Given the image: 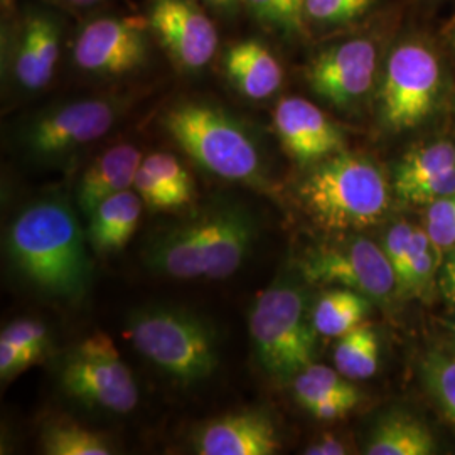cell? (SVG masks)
Here are the masks:
<instances>
[{
    "label": "cell",
    "instance_id": "obj_1",
    "mask_svg": "<svg viewBox=\"0 0 455 455\" xmlns=\"http://www.w3.org/2000/svg\"><path fill=\"white\" fill-rule=\"evenodd\" d=\"M257 221L240 203L212 204L152 236L144 263L154 275L195 280L227 278L250 257Z\"/></svg>",
    "mask_w": 455,
    "mask_h": 455
},
{
    "label": "cell",
    "instance_id": "obj_2",
    "mask_svg": "<svg viewBox=\"0 0 455 455\" xmlns=\"http://www.w3.org/2000/svg\"><path fill=\"white\" fill-rule=\"evenodd\" d=\"M7 253L17 272L48 295L78 300L90 287L84 236L66 199L46 197L20 212L7 233Z\"/></svg>",
    "mask_w": 455,
    "mask_h": 455
},
{
    "label": "cell",
    "instance_id": "obj_3",
    "mask_svg": "<svg viewBox=\"0 0 455 455\" xmlns=\"http://www.w3.org/2000/svg\"><path fill=\"white\" fill-rule=\"evenodd\" d=\"M306 278L285 270L257 297L250 312V336L261 370L285 385L314 363L317 331Z\"/></svg>",
    "mask_w": 455,
    "mask_h": 455
},
{
    "label": "cell",
    "instance_id": "obj_4",
    "mask_svg": "<svg viewBox=\"0 0 455 455\" xmlns=\"http://www.w3.org/2000/svg\"><path fill=\"white\" fill-rule=\"evenodd\" d=\"M161 124L182 152L212 176L253 188L268 184L260 147L225 108L186 100L167 108Z\"/></svg>",
    "mask_w": 455,
    "mask_h": 455
},
{
    "label": "cell",
    "instance_id": "obj_5",
    "mask_svg": "<svg viewBox=\"0 0 455 455\" xmlns=\"http://www.w3.org/2000/svg\"><path fill=\"white\" fill-rule=\"evenodd\" d=\"M299 196L310 218L329 231L374 227L390 208V186L381 169L346 150L315 164Z\"/></svg>",
    "mask_w": 455,
    "mask_h": 455
},
{
    "label": "cell",
    "instance_id": "obj_6",
    "mask_svg": "<svg viewBox=\"0 0 455 455\" xmlns=\"http://www.w3.org/2000/svg\"><path fill=\"white\" fill-rule=\"evenodd\" d=\"M125 332L140 356L180 385L208 379L220 364L216 329L193 310L142 306L129 312Z\"/></svg>",
    "mask_w": 455,
    "mask_h": 455
},
{
    "label": "cell",
    "instance_id": "obj_7",
    "mask_svg": "<svg viewBox=\"0 0 455 455\" xmlns=\"http://www.w3.org/2000/svg\"><path fill=\"white\" fill-rule=\"evenodd\" d=\"M131 107L132 97L125 93L56 103L22 125L19 142L33 161L63 164L103 139Z\"/></svg>",
    "mask_w": 455,
    "mask_h": 455
},
{
    "label": "cell",
    "instance_id": "obj_8",
    "mask_svg": "<svg viewBox=\"0 0 455 455\" xmlns=\"http://www.w3.org/2000/svg\"><path fill=\"white\" fill-rule=\"evenodd\" d=\"M442 65L432 46L407 39L391 49L378 92L379 120L393 132L415 129L435 110Z\"/></svg>",
    "mask_w": 455,
    "mask_h": 455
},
{
    "label": "cell",
    "instance_id": "obj_9",
    "mask_svg": "<svg viewBox=\"0 0 455 455\" xmlns=\"http://www.w3.org/2000/svg\"><path fill=\"white\" fill-rule=\"evenodd\" d=\"M65 19L46 7L28 5L7 16L2 29V71L19 93L46 90L60 65Z\"/></svg>",
    "mask_w": 455,
    "mask_h": 455
},
{
    "label": "cell",
    "instance_id": "obj_10",
    "mask_svg": "<svg viewBox=\"0 0 455 455\" xmlns=\"http://www.w3.org/2000/svg\"><path fill=\"white\" fill-rule=\"evenodd\" d=\"M66 395L86 407L129 413L139 403V388L108 334L97 331L76 344L61 364Z\"/></svg>",
    "mask_w": 455,
    "mask_h": 455
},
{
    "label": "cell",
    "instance_id": "obj_11",
    "mask_svg": "<svg viewBox=\"0 0 455 455\" xmlns=\"http://www.w3.org/2000/svg\"><path fill=\"white\" fill-rule=\"evenodd\" d=\"M152 39L146 16L93 17L75 36L71 61L88 76H131L148 63Z\"/></svg>",
    "mask_w": 455,
    "mask_h": 455
},
{
    "label": "cell",
    "instance_id": "obj_12",
    "mask_svg": "<svg viewBox=\"0 0 455 455\" xmlns=\"http://www.w3.org/2000/svg\"><path fill=\"white\" fill-rule=\"evenodd\" d=\"M295 268L307 283L351 289L378 304H388L396 292V278L381 244L363 236L309 250Z\"/></svg>",
    "mask_w": 455,
    "mask_h": 455
},
{
    "label": "cell",
    "instance_id": "obj_13",
    "mask_svg": "<svg viewBox=\"0 0 455 455\" xmlns=\"http://www.w3.org/2000/svg\"><path fill=\"white\" fill-rule=\"evenodd\" d=\"M379 56V43L373 34L346 37L315 52L306 68V80L315 97L347 112L373 90Z\"/></svg>",
    "mask_w": 455,
    "mask_h": 455
},
{
    "label": "cell",
    "instance_id": "obj_14",
    "mask_svg": "<svg viewBox=\"0 0 455 455\" xmlns=\"http://www.w3.org/2000/svg\"><path fill=\"white\" fill-rule=\"evenodd\" d=\"M144 16L154 41L180 73L197 75L212 65L220 34L203 2L148 0Z\"/></svg>",
    "mask_w": 455,
    "mask_h": 455
},
{
    "label": "cell",
    "instance_id": "obj_15",
    "mask_svg": "<svg viewBox=\"0 0 455 455\" xmlns=\"http://www.w3.org/2000/svg\"><path fill=\"white\" fill-rule=\"evenodd\" d=\"M272 122L283 150L300 165H315L346 150L341 129L306 98H282Z\"/></svg>",
    "mask_w": 455,
    "mask_h": 455
},
{
    "label": "cell",
    "instance_id": "obj_16",
    "mask_svg": "<svg viewBox=\"0 0 455 455\" xmlns=\"http://www.w3.org/2000/svg\"><path fill=\"white\" fill-rule=\"evenodd\" d=\"M280 447L275 423L261 410H242L212 419L193 435V449L199 455H274Z\"/></svg>",
    "mask_w": 455,
    "mask_h": 455
},
{
    "label": "cell",
    "instance_id": "obj_17",
    "mask_svg": "<svg viewBox=\"0 0 455 455\" xmlns=\"http://www.w3.org/2000/svg\"><path fill=\"white\" fill-rule=\"evenodd\" d=\"M393 189L403 201L427 206L454 195V142L435 140L408 150L395 167Z\"/></svg>",
    "mask_w": 455,
    "mask_h": 455
},
{
    "label": "cell",
    "instance_id": "obj_18",
    "mask_svg": "<svg viewBox=\"0 0 455 455\" xmlns=\"http://www.w3.org/2000/svg\"><path fill=\"white\" fill-rule=\"evenodd\" d=\"M223 71L233 88L248 100L274 97L283 84V66L275 52L257 39L231 44L223 56Z\"/></svg>",
    "mask_w": 455,
    "mask_h": 455
},
{
    "label": "cell",
    "instance_id": "obj_19",
    "mask_svg": "<svg viewBox=\"0 0 455 455\" xmlns=\"http://www.w3.org/2000/svg\"><path fill=\"white\" fill-rule=\"evenodd\" d=\"M144 161L142 150L124 142L108 147L90 164L76 188V201L86 218L107 197L133 188L135 174Z\"/></svg>",
    "mask_w": 455,
    "mask_h": 455
},
{
    "label": "cell",
    "instance_id": "obj_20",
    "mask_svg": "<svg viewBox=\"0 0 455 455\" xmlns=\"http://www.w3.org/2000/svg\"><path fill=\"white\" fill-rule=\"evenodd\" d=\"M142 208L144 201L133 188L101 201L88 218L90 225L86 231L95 253H115L129 243L139 227Z\"/></svg>",
    "mask_w": 455,
    "mask_h": 455
},
{
    "label": "cell",
    "instance_id": "obj_21",
    "mask_svg": "<svg viewBox=\"0 0 455 455\" xmlns=\"http://www.w3.org/2000/svg\"><path fill=\"white\" fill-rule=\"evenodd\" d=\"M437 443L425 423L407 411H390L374 425L364 454L432 455Z\"/></svg>",
    "mask_w": 455,
    "mask_h": 455
},
{
    "label": "cell",
    "instance_id": "obj_22",
    "mask_svg": "<svg viewBox=\"0 0 455 455\" xmlns=\"http://www.w3.org/2000/svg\"><path fill=\"white\" fill-rule=\"evenodd\" d=\"M371 300L351 289H332L323 293L312 306V323L324 338H341L364 323Z\"/></svg>",
    "mask_w": 455,
    "mask_h": 455
},
{
    "label": "cell",
    "instance_id": "obj_23",
    "mask_svg": "<svg viewBox=\"0 0 455 455\" xmlns=\"http://www.w3.org/2000/svg\"><path fill=\"white\" fill-rule=\"evenodd\" d=\"M292 387L295 400L304 410L324 402H347L356 407L361 402V391L351 379L325 364L312 363L293 378Z\"/></svg>",
    "mask_w": 455,
    "mask_h": 455
},
{
    "label": "cell",
    "instance_id": "obj_24",
    "mask_svg": "<svg viewBox=\"0 0 455 455\" xmlns=\"http://www.w3.org/2000/svg\"><path fill=\"white\" fill-rule=\"evenodd\" d=\"M334 364L351 381L371 378L379 364V339L373 325L361 323L341 336L334 349Z\"/></svg>",
    "mask_w": 455,
    "mask_h": 455
},
{
    "label": "cell",
    "instance_id": "obj_25",
    "mask_svg": "<svg viewBox=\"0 0 455 455\" xmlns=\"http://www.w3.org/2000/svg\"><path fill=\"white\" fill-rule=\"evenodd\" d=\"M304 5L306 0H240V7L263 29L287 41L300 39L309 31Z\"/></svg>",
    "mask_w": 455,
    "mask_h": 455
},
{
    "label": "cell",
    "instance_id": "obj_26",
    "mask_svg": "<svg viewBox=\"0 0 455 455\" xmlns=\"http://www.w3.org/2000/svg\"><path fill=\"white\" fill-rule=\"evenodd\" d=\"M439 259V251L432 243L427 229L413 228L407 265L396 280V291L403 295L425 297L432 289Z\"/></svg>",
    "mask_w": 455,
    "mask_h": 455
},
{
    "label": "cell",
    "instance_id": "obj_27",
    "mask_svg": "<svg viewBox=\"0 0 455 455\" xmlns=\"http://www.w3.org/2000/svg\"><path fill=\"white\" fill-rule=\"evenodd\" d=\"M43 451L48 455H108L112 445L101 434L88 430L78 423H48L41 434Z\"/></svg>",
    "mask_w": 455,
    "mask_h": 455
},
{
    "label": "cell",
    "instance_id": "obj_28",
    "mask_svg": "<svg viewBox=\"0 0 455 455\" xmlns=\"http://www.w3.org/2000/svg\"><path fill=\"white\" fill-rule=\"evenodd\" d=\"M423 387L455 428V356L428 351L420 363Z\"/></svg>",
    "mask_w": 455,
    "mask_h": 455
},
{
    "label": "cell",
    "instance_id": "obj_29",
    "mask_svg": "<svg viewBox=\"0 0 455 455\" xmlns=\"http://www.w3.org/2000/svg\"><path fill=\"white\" fill-rule=\"evenodd\" d=\"M378 0H306L307 29H338L361 20L371 12Z\"/></svg>",
    "mask_w": 455,
    "mask_h": 455
},
{
    "label": "cell",
    "instance_id": "obj_30",
    "mask_svg": "<svg viewBox=\"0 0 455 455\" xmlns=\"http://www.w3.org/2000/svg\"><path fill=\"white\" fill-rule=\"evenodd\" d=\"M147 167L163 180L180 201V208L186 206L195 196V182L189 171L180 159L169 152H156L144 157Z\"/></svg>",
    "mask_w": 455,
    "mask_h": 455
},
{
    "label": "cell",
    "instance_id": "obj_31",
    "mask_svg": "<svg viewBox=\"0 0 455 455\" xmlns=\"http://www.w3.org/2000/svg\"><path fill=\"white\" fill-rule=\"evenodd\" d=\"M427 233L442 253H449L455 246V193L442 197L439 201L428 204L427 212Z\"/></svg>",
    "mask_w": 455,
    "mask_h": 455
},
{
    "label": "cell",
    "instance_id": "obj_32",
    "mask_svg": "<svg viewBox=\"0 0 455 455\" xmlns=\"http://www.w3.org/2000/svg\"><path fill=\"white\" fill-rule=\"evenodd\" d=\"M133 189L137 195L142 197L144 204L148 206L154 212H167V210H178L180 208L178 197L174 193L159 180L144 161L140 164L135 180H133Z\"/></svg>",
    "mask_w": 455,
    "mask_h": 455
},
{
    "label": "cell",
    "instance_id": "obj_33",
    "mask_svg": "<svg viewBox=\"0 0 455 455\" xmlns=\"http://www.w3.org/2000/svg\"><path fill=\"white\" fill-rule=\"evenodd\" d=\"M0 339L16 342L22 347H29L44 355L49 346V331L41 321L17 319L14 323L4 327Z\"/></svg>",
    "mask_w": 455,
    "mask_h": 455
},
{
    "label": "cell",
    "instance_id": "obj_34",
    "mask_svg": "<svg viewBox=\"0 0 455 455\" xmlns=\"http://www.w3.org/2000/svg\"><path fill=\"white\" fill-rule=\"evenodd\" d=\"M413 228L415 227H411L407 221L395 223L385 233L383 242H381V248L390 261L396 280H398V276L402 275V272L405 270V265H407Z\"/></svg>",
    "mask_w": 455,
    "mask_h": 455
},
{
    "label": "cell",
    "instance_id": "obj_35",
    "mask_svg": "<svg viewBox=\"0 0 455 455\" xmlns=\"http://www.w3.org/2000/svg\"><path fill=\"white\" fill-rule=\"evenodd\" d=\"M43 355L22 347L16 342L0 339V378L2 381H9L17 374L26 371L31 364H34Z\"/></svg>",
    "mask_w": 455,
    "mask_h": 455
},
{
    "label": "cell",
    "instance_id": "obj_36",
    "mask_svg": "<svg viewBox=\"0 0 455 455\" xmlns=\"http://www.w3.org/2000/svg\"><path fill=\"white\" fill-rule=\"evenodd\" d=\"M306 454L342 455L347 454V449H346V445L342 443L341 440H338L336 437H329V435H325V437H323L319 442L310 443L309 447L306 449Z\"/></svg>",
    "mask_w": 455,
    "mask_h": 455
},
{
    "label": "cell",
    "instance_id": "obj_37",
    "mask_svg": "<svg viewBox=\"0 0 455 455\" xmlns=\"http://www.w3.org/2000/svg\"><path fill=\"white\" fill-rule=\"evenodd\" d=\"M199 2H203L208 9L223 16H233L242 9L240 0H199Z\"/></svg>",
    "mask_w": 455,
    "mask_h": 455
},
{
    "label": "cell",
    "instance_id": "obj_38",
    "mask_svg": "<svg viewBox=\"0 0 455 455\" xmlns=\"http://www.w3.org/2000/svg\"><path fill=\"white\" fill-rule=\"evenodd\" d=\"M455 287V246L449 251L447 261L443 265V275H442V291H449Z\"/></svg>",
    "mask_w": 455,
    "mask_h": 455
},
{
    "label": "cell",
    "instance_id": "obj_39",
    "mask_svg": "<svg viewBox=\"0 0 455 455\" xmlns=\"http://www.w3.org/2000/svg\"><path fill=\"white\" fill-rule=\"evenodd\" d=\"M60 5H65L68 9H92L105 0H52Z\"/></svg>",
    "mask_w": 455,
    "mask_h": 455
},
{
    "label": "cell",
    "instance_id": "obj_40",
    "mask_svg": "<svg viewBox=\"0 0 455 455\" xmlns=\"http://www.w3.org/2000/svg\"><path fill=\"white\" fill-rule=\"evenodd\" d=\"M443 37H445L447 46L452 49V52L455 54V17L447 24V28L443 31Z\"/></svg>",
    "mask_w": 455,
    "mask_h": 455
},
{
    "label": "cell",
    "instance_id": "obj_41",
    "mask_svg": "<svg viewBox=\"0 0 455 455\" xmlns=\"http://www.w3.org/2000/svg\"><path fill=\"white\" fill-rule=\"evenodd\" d=\"M17 0H2V12L4 16H9L12 12H16Z\"/></svg>",
    "mask_w": 455,
    "mask_h": 455
},
{
    "label": "cell",
    "instance_id": "obj_42",
    "mask_svg": "<svg viewBox=\"0 0 455 455\" xmlns=\"http://www.w3.org/2000/svg\"><path fill=\"white\" fill-rule=\"evenodd\" d=\"M445 297L449 299V302H452V304H455V287H452V289H449V291H445Z\"/></svg>",
    "mask_w": 455,
    "mask_h": 455
},
{
    "label": "cell",
    "instance_id": "obj_43",
    "mask_svg": "<svg viewBox=\"0 0 455 455\" xmlns=\"http://www.w3.org/2000/svg\"><path fill=\"white\" fill-rule=\"evenodd\" d=\"M449 329H451V332H452V338H454L455 344V321L454 323H451V324H449Z\"/></svg>",
    "mask_w": 455,
    "mask_h": 455
}]
</instances>
